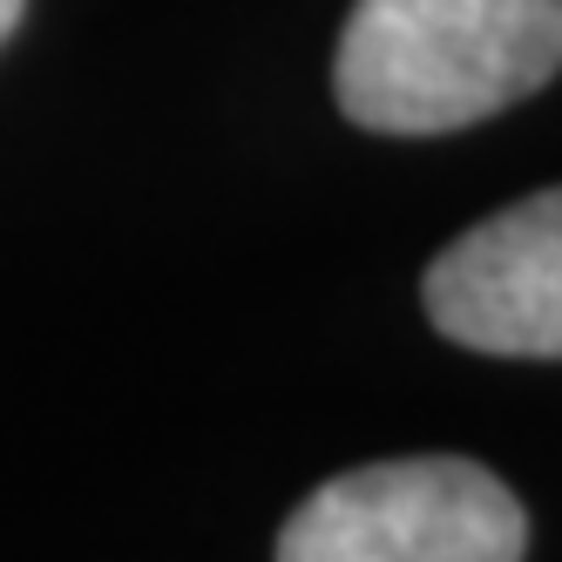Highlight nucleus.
Listing matches in <instances>:
<instances>
[{
  "mask_svg": "<svg viewBox=\"0 0 562 562\" xmlns=\"http://www.w3.org/2000/svg\"><path fill=\"white\" fill-rule=\"evenodd\" d=\"M562 68V0H352L333 89L373 136H448Z\"/></svg>",
  "mask_w": 562,
  "mask_h": 562,
  "instance_id": "f257e3e1",
  "label": "nucleus"
},
{
  "mask_svg": "<svg viewBox=\"0 0 562 562\" xmlns=\"http://www.w3.org/2000/svg\"><path fill=\"white\" fill-rule=\"evenodd\" d=\"M21 8H27V0H0V42H8V34L21 27Z\"/></svg>",
  "mask_w": 562,
  "mask_h": 562,
  "instance_id": "20e7f679",
  "label": "nucleus"
},
{
  "mask_svg": "<svg viewBox=\"0 0 562 562\" xmlns=\"http://www.w3.org/2000/svg\"><path fill=\"white\" fill-rule=\"evenodd\" d=\"M529 515L502 474L407 454L312 488L278 529V562H521Z\"/></svg>",
  "mask_w": 562,
  "mask_h": 562,
  "instance_id": "f03ea898",
  "label": "nucleus"
},
{
  "mask_svg": "<svg viewBox=\"0 0 562 562\" xmlns=\"http://www.w3.org/2000/svg\"><path fill=\"white\" fill-rule=\"evenodd\" d=\"M420 305L468 352L562 359V183L461 231L427 265Z\"/></svg>",
  "mask_w": 562,
  "mask_h": 562,
  "instance_id": "7ed1b4c3",
  "label": "nucleus"
}]
</instances>
